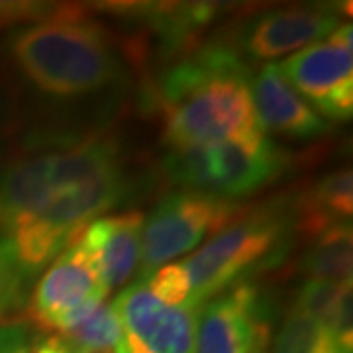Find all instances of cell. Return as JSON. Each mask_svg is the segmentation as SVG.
I'll return each mask as SVG.
<instances>
[{"label":"cell","mask_w":353,"mask_h":353,"mask_svg":"<svg viewBox=\"0 0 353 353\" xmlns=\"http://www.w3.org/2000/svg\"><path fill=\"white\" fill-rule=\"evenodd\" d=\"M269 353H353V345L343 343L324 322L292 306Z\"/></svg>","instance_id":"2e32d148"},{"label":"cell","mask_w":353,"mask_h":353,"mask_svg":"<svg viewBox=\"0 0 353 353\" xmlns=\"http://www.w3.org/2000/svg\"><path fill=\"white\" fill-rule=\"evenodd\" d=\"M269 336L271 324L259 290L238 283L201 308L196 353H265Z\"/></svg>","instance_id":"9c48e42d"},{"label":"cell","mask_w":353,"mask_h":353,"mask_svg":"<svg viewBox=\"0 0 353 353\" xmlns=\"http://www.w3.org/2000/svg\"><path fill=\"white\" fill-rule=\"evenodd\" d=\"M143 214L138 210L101 216L79 236L108 290L122 289L136 275L141 257Z\"/></svg>","instance_id":"4fadbf2b"},{"label":"cell","mask_w":353,"mask_h":353,"mask_svg":"<svg viewBox=\"0 0 353 353\" xmlns=\"http://www.w3.org/2000/svg\"><path fill=\"white\" fill-rule=\"evenodd\" d=\"M128 194L122 148L90 134L0 169V236L32 279Z\"/></svg>","instance_id":"6da1fadb"},{"label":"cell","mask_w":353,"mask_h":353,"mask_svg":"<svg viewBox=\"0 0 353 353\" xmlns=\"http://www.w3.org/2000/svg\"><path fill=\"white\" fill-rule=\"evenodd\" d=\"M6 53L32 87L55 99L108 90L126 71L106 28L83 8L65 4L41 22L12 30Z\"/></svg>","instance_id":"3957f363"},{"label":"cell","mask_w":353,"mask_h":353,"mask_svg":"<svg viewBox=\"0 0 353 353\" xmlns=\"http://www.w3.org/2000/svg\"><path fill=\"white\" fill-rule=\"evenodd\" d=\"M289 165V153L261 128L234 136L212 148L214 194L228 201L253 194L277 181Z\"/></svg>","instance_id":"30bf717a"},{"label":"cell","mask_w":353,"mask_h":353,"mask_svg":"<svg viewBox=\"0 0 353 353\" xmlns=\"http://www.w3.org/2000/svg\"><path fill=\"white\" fill-rule=\"evenodd\" d=\"M32 353H108V352H88V350H81L73 343L63 340L61 336L55 334H46L39 336L38 340L32 341Z\"/></svg>","instance_id":"cb8c5ba5"},{"label":"cell","mask_w":353,"mask_h":353,"mask_svg":"<svg viewBox=\"0 0 353 353\" xmlns=\"http://www.w3.org/2000/svg\"><path fill=\"white\" fill-rule=\"evenodd\" d=\"M265 353H269V352H265Z\"/></svg>","instance_id":"d4e9b609"},{"label":"cell","mask_w":353,"mask_h":353,"mask_svg":"<svg viewBox=\"0 0 353 353\" xmlns=\"http://www.w3.org/2000/svg\"><path fill=\"white\" fill-rule=\"evenodd\" d=\"M63 4L53 2H28V0H8L0 2V32L10 28H22L28 24H36L57 12Z\"/></svg>","instance_id":"7402d4cb"},{"label":"cell","mask_w":353,"mask_h":353,"mask_svg":"<svg viewBox=\"0 0 353 353\" xmlns=\"http://www.w3.org/2000/svg\"><path fill=\"white\" fill-rule=\"evenodd\" d=\"M340 26L332 6H290L267 10L245 28L241 46L250 57L267 61L316 43Z\"/></svg>","instance_id":"8fae6325"},{"label":"cell","mask_w":353,"mask_h":353,"mask_svg":"<svg viewBox=\"0 0 353 353\" xmlns=\"http://www.w3.org/2000/svg\"><path fill=\"white\" fill-rule=\"evenodd\" d=\"M122 322L120 353H196L202 306H167L145 281H136L114 301Z\"/></svg>","instance_id":"ba28073f"},{"label":"cell","mask_w":353,"mask_h":353,"mask_svg":"<svg viewBox=\"0 0 353 353\" xmlns=\"http://www.w3.org/2000/svg\"><path fill=\"white\" fill-rule=\"evenodd\" d=\"M157 106L169 150L214 148L261 128L250 67L228 43L212 41L176 61L159 81Z\"/></svg>","instance_id":"7a4b0ae2"},{"label":"cell","mask_w":353,"mask_h":353,"mask_svg":"<svg viewBox=\"0 0 353 353\" xmlns=\"http://www.w3.org/2000/svg\"><path fill=\"white\" fill-rule=\"evenodd\" d=\"M296 92L322 118L350 120L353 114V28L340 24L324 41H316L277 63Z\"/></svg>","instance_id":"52a82bcc"},{"label":"cell","mask_w":353,"mask_h":353,"mask_svg":"<svg viewBox=\"0 0 353 353\" xmlns=\"http://www.w3.org/2000/svg\"><path fill=\"white\" fill-rule=\"evenodd\" d=\"M28 285L30 277L18 261L12 245L0 236V320L16 314L28 304Z\"/></svg>","instance_id":"d6986e66"},{"label":"cell","mask_w":353,"mask_h":353,"mask_svg":"<svg viewBox=\"0 0 353 353\" xmlns=\"http://www.w3.org/2000/svg\"><path fill=\"white\" fill-rule=\"evenodd\" d=\"M163 171L167 179L181 187L214 194L212 148L171 150L165 157Z\"/></svg>","instance_id":"ac0fdd59"},{"label":"cell","mask_w":353,"mask_h":353,"mask_svg":"<svg viewBox=\"0 0 353 353\" xmlns=\"http://www.w3.org/2000/svg\"><path fill=\"white\" fill-rule=\"evenodd\" d=\"M57 336V334H55ZM61 338L88 352H122V322L114 303L102 304L75 328L61 334Z\"/></svg>","instance_id":"e0dca14e"},{"label":"cell","mask_w":353,"mask_h":353,"mask_svg":"<svg viewBox=\"0 0 353 353\" xmlns=\"http://www.w3.org/2000/svg\"><path fill=\"white\" fill-rule=\"evenodd\" d=\"M139 281V279H138ZM148 289L167 306H183L190 303L189 277L183 263H167L159 267L152 277L145 279Z\"/></svg>","instance_id":"ffe728a7"},{"label":"cell","mask_w":353,"mask_h":353,"mask_svg":"<svg viewBox=\"0 0 353 353\" xmlns=\"http://www.w3.org/2000/svg\"><path fill=\"white\" fill-rule=\"evenodd\" d=\"M283 232L285 224L279 212H240L208 243L181 261L189 277L190 303L202 306L232 289L255 265L275 253Z\"/></svg>","instance_id":"277c9868"},{"label":"cell","mask_w":353,"mask_h":353,"mask_svg":"<svg viewBox=\"0 0 353 353\" xmlns=\"http://www.w3.org/2000/svg\"><path fill=\"white\" fill-rule=\"evenodd\" d=\"M294 230L304 238H318L340 222H350L353 214V175L350 167L318 181L312 189L299 196L294 208Z\"/></svg>","instance_id":"5bb4252c"},{"label":"cell","mask_w":353,"mask_h":353,"mask_svg":"<svg viewBox=\"0 0 353 353\" xmlns=\"http://www.w3.org/2000/svg\"><path fill=\"white\" fill-rule=\"evenodd\" d=\"M347 285H352V283H347ZM343 287L345 285H338V283H332V281L308 279L299 290L294 308H299L304 314L312 316L316 320L324 322L332 312V308H334V304L338 301Z\"/></svg>","instance_id":"44dd1931"},{"label":"cell","mask_w":353,"mask_h":353,"mask_svg":"<svg viewBox=\"0 0 353 353\" xmlns=\"http://www.w3.org/2000/svg\"><path fill=\"white\" fill-rule=\"evenodd\" d=\"M353 230L350 222H340L322 232L304 253L299 271L304 277L332 281L338 285L352 283Z\"/></svg>","instance_id":"9a60e30c"},{"label":"cell","mask_w":353,"mask_h":353,"mask_svg":"<svg viewBox=\"0 0 353 353\" xmlns=\"http://www.w3.org/2000/svg\"><path fill=\"white\" fill-rule=\"evenodd\" d=\"M238 204L212 192L181 190L157 202L141 230L139 281L150 279L163 265L199 248L206 236L232 222Z\"/></svg>","instance_id":"5b68a950"},{"label":"cell","mask_w":353,"mask_h":353,"mask_svg":"<svg viewBox=\"0 0 353 353\" xmlns=\"http://www.w3.org/2000/svg\"><path fill=\"white\" fill-rule=\"evenodd\" d=\"M253 106L263 132L290 139H314L328 134L330 124L296 92L277 63L259 69L252 85Z\"/></svg>","instance_id":"7c38bea8"},{"label":"cell","mask_w":353,"mask_h":353,"mask_svg":"<svg viewBox=\"0 0 353 353\" xmlns=\"http://www.w3.org/2000/svg\"><path fill=\"white\" fill-rule=\"evenodd\" d=\"M0 353H32V340L24 326L20 324L0 326Z\"/></svg>","instance_id":"603a6c76"},{"label":"cell","mask_w":353,"mask_h":353,"mask_svg":"<svg viewBox=\"0 0 353 353\" xmlns=\"http://www.w3.org/2000/svg\"><path fill=\"white\" fill-rule=\"evenodd\" d=\"M108 294L101 271L77 238L48 265L28 296V316L41 330L61 336L106 303Z\"/></svg>","instance_id":"8992f818"}]
</instances>
